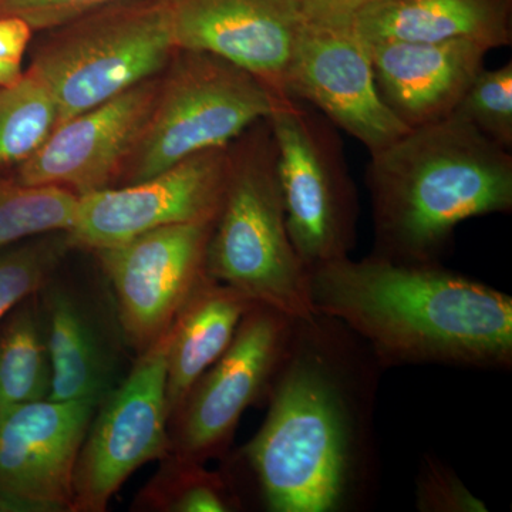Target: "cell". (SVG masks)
<instances>
[{
	"label": "cell",
	"instance_id": "cell-18",
	"mask_svg": "<svg viewBox=\"0 0 512 512\" xmlns=\"http://www.w3.org/2000/svg\"><path fill=\"white\" fill-rule=\"evenodd\" d=\"M47 286L45 326L52 363L49 399L84 400L99 406L120 383L116 349L99 315L82 295Z\"/></svg>",
	"mask_w": 512,
	"mask_h": 512
},
{
	"label": "cell",
	"instance_id": "cell-19",
	"mask_svg": "<svg viewBox=\"0 0 512 512\" xmlns=\"http://www.w3.org/2000/svg\"><path fill=\"white\" fill-rule=\"evenodd\" d=\"M254 301L205 275L170 328L167 409L170 421L192 386L217 362L234 339Z\"/></svg>",
	"mask_w": 512,
	"mask_h": 512
},
{
	"label": "cell",
	"instance_id": "cell-7",
	"mask_svg": "<svg viewBox=\"0 0 512 512\" xmlns=\"http://www.w3.org/2000/svg\"><path fill=\"white\" fill-rule=\"evenodd\" d=\"M268 121L296 254L308 271L348 258L360 207L338 127L291 96L278 101Z\"/></svg>",
	"mask_w": 512,
	"mask_h": 512
},
{
	"label": "cell",
	"instance_id": "cell-12",
	"mask_svg": "<svg viewBox=\"0 0 512 512\" xmlns=\"http://www.w3.org/2000/svg\"><path fill=\"white\" fill-rule=\"evenodd\" d=\"M229 146L185 158L148 180L80 195L73 247H114L168 225L217 221L227 184Z\"/></svg>",
	"mask_w": 512,
	"mask_h": 512
},
{
	"label": "cell",
	"instance_id": "cell-13",
	"mask_svg": "<svg viewBox=\"0 0 512 512\" xmlns=\"http://www.w3.org/2000/svg\"><path fill=\"white\" fill-rule=\"evenodd\" d=\"M97 404L39 400L0 413V498L9 511H73V477Z\"/></svg>",
	"mask_w": 512,
	"mask_h": 512
},
{
	"label": "cell",
	"instance_id": "cell-17",
	"mask_svg": "<svg viewBox=\"0 0 512 512\" xmlns=\"http://www.w3.org/2000/svg\"><path fill=\"white\" fill-rule=\"evenodd\" d=\"M366 42H512L511 0H377L352 18Z\"/></svg>",
	"mask_w": 512,
	"mask_h": 512
},
{
	"label": "cell",
	"instance_id": "cell-15",
	"mask_svg": "<svg viewBox=\"0 0 512 512\" xmlns=\"http://www.w3.org/2000/svg\"><path fill=\"white\" fill-rule=\"evenodd\" d=\"M177 49L237 64L275 96L289 97L286 74L308 16L298 0H163Z\"/></svg>",
	"mask_w": 512,
	"mask_h": 512
},
{
	"label": "cell",
	"instance_id": "cell-9",
	"mask_svg": "<svg viewBox=\"0 0 512 512\" xmlns=\"http://www.w3.org/2000/svg\"><path fill=\"white\" fill-rule=\"evenodd\" d=\"M295 320L264 303L249 308L227 350L171 419V453L204 464L227 454L241 417L268 399Z\"/></svg>",
	"mask_w": 512,
	"mask_h": 512
},
{
	"label": "cell",
	"instance_id": "cell-21",
	"mask_svg": "<svg viewBox=\"0 0 512 512\" xmlns=\"http://www.w3.org/2000/svg\"><path fill=\"white\" fill-rule=\"evenodd\" d=\"M156 476L138 493V510L160 512H237L244 503L227 471L170 453Z\"/></svg>",
	"mask_w": 512,
	"mask_h": 512
},
{
	"label": "cell",
	"instance_id": "cell-28",
	"mask_svg": "<svg viewBox=\"0 0 512 512\" xmlns=\"http://www.w3.org/2000/svg\"><path fill=\"white\" fill-rule=\"evenodd\" d=\"M33 29L15 16H0V60L22 64Z\"/></svg>",
	"mask_w": 512,
	"mask_h": 512
},
{
	"label": "cell",
	"instance_id": "cell-26",
	"mask_svg": "<svg viewBox=\"0 0 512 512\" xmlns=\"http://www.w3.org/2000/svg\"><path fill=\"white\" fill-rule=\"evenodd\" d=\"M419 512H488L487 504L464 484L456 470L433 453H424L414 481Z\"/></svg>",
	"mask_w": 512,
	"mask_h": 512
},
{
	"label": "cell",
	"instance_id": "cell-11",
	"mask_svg": "<svg viewBox=\"0 0 512 512\" xmlns=\"http://www.w3.org/2000/svg\"><path fill=\"white\" fill-rule=\"evenodd\" d=\"M286 92L318 110L369 153L410 130L380 97L369 45L352 18L306 20L289 63Z\"/></svg>",
	"mask_w": 512,
	"mask_h": 512
},
{
	"label": "cell",
	"instance_id": "cell-29",
	"mask_svg": "<svg viewBox=\"0 0 512 512\" xmlns=\"http://www.w3.org/2000/svg\"><path fill=\"white\" fill-rule=\"evenodd\" d=\"M303 12L311 19H350L359 10L377 0H298Z\"/></svg>",
	"mask_w": 512,
	"mask_h": 512
},
{
	"label": "cell",
	"instance_id": "cell-22",
	"mask_svg": "<svg viewBox=\"0 0 512 512\" xmlns=\"http://www.w3.org/2000/svg\"><path fill=\"white\" fill-rule=\"evenodd\" d=\"M59 124V110L45 83L23 72L0 87V168L22 164L46 143Z\"/></svg>",
	"mask_w": 512,
	"mask_h": 512
},
{
	"label": "cell",
	"instance_id": "cell-10",
	"mask_svg": "<svg viewBox=\"0 0 512 512\" xmlns=\"http://www.w3.org/2000/svg\"><path fill=\"white\" fill-rule=\"evenodd\" d=\"M215 221L168 225L99 249L124 339L138 355L173 325L207 275Z\"/></svg>",
	"mask_w": 512,
	"mask_h": 512
},
{
	"label": "cell",
	"instance_id": "cell-27",
	"mask_svg": "<svg viewBox=\"0 0 512 512\" xmlns=\"http://www.w3.org/2000/svg\"><path fill=\"white\" fill-rule=\"evenodd\" d=\"M117 0H0V16L25 20L35 30H50Z\"/></svg>",
	"mask_w": 512,
	"mask_h": 512
},
{
	"label": "cell",
	"instance_id": "cell-14",
	"mask_svg": "<svg viewBox=\"0 0 512 512\" xmlns=\"http://www.w3.org/2000/svg\"><path fill=\"white\" fill-rule=\"evenodd\" d=\"M161 74L59 124L46 143L18 165L15 180L56 185L79 197L114 187L156 106Z\"/></svg>",
	"mask_w": 512,
	"mask_h": 512
},
{
	"label": "cell",
	"instance_id": "cell-1",
	"mask_svg": "<svg viewBox=\"0 0 512 512\" xmlns=\"http://www.w3.org/2000/svg\"><path fill=\"white\" fill-rule=\"evenodd\" d=\"M383 367L339 320L296 319L258 433L239 451L268 512H357L380 478Z\"/></svg>",
	"mask_w": 512,
	"mask_h": 512
},
{
	"label": "cell",
	"instance_id": "cell-16",
	"mask_svg": "<svg viewBox=\"0 0 512 512\" xmlns=\"http://www.w3.org/2000/svg\"><path fill=\"white\" fill-rule=\"evenodd\" d=\"M367 45L380 97L409 128L450 117L490 52L470 40Z\"/></svg>",
	"mask_w": 512,
	"mask_h": 512
},
{
	"label": "cell",
	"instance_id": "cell-8",
	"mask_svg": "<svg viewBox=\"0 0 512 512\" xmlns=\"http://www.w3.org/2000/svg\"><path fill=\"white\" fill-rule=\"evenodd\" d=\"M168 348L170 329L97 406L74 468L73 511H106L138 468L171 453Z\"/></svg>",
	"mask_w": 512,
	"mask_h": 512
},
{
	"label": "cell",
	"instance_id": "cell-2",
	"mask_svg": "<svg viewBox=\"0 0 512 512\" xmlns=\"http://www.w3.org/2000/svg\"><path fill=\"white\" fill-rule=\"evenodd\" d=\"M308 272L313 311L352 330L383 370H511L512 298L500 289L443 264H396L372 254Z\"/></svg>",
	"mask_w": 512,
	"mask_h": 512
},
{
	"label": "cell",
	"instance_id": "cell-6",
	"mask_svg": "<svg viewBox=\"0 0 512 512\" xmlns=\"http://www.w3.org/2000/svg\"><path fill=\"white\" fill-rule=\"evenodd\" d=\"M237 64L200 50H175L143 136L128 158L121 185L148 180L185 158L228 147L278 101Z\"/></svg>",
	"mask_w": 512,
	"mask_h": 512
},
{
	"label": "cell",
	"instance_id": "cell-30",
	"mask_svg": "<svg viewBox=\"0 0 512 512\" xmlns=\"http://www.w3.org/2000/svg\"><path fill=\"white\" fill-rule=\"evenodd\" d=\"M22 74V64L0 60V87L15 83Z\"/></svg>",
	"mask_w": 512,
	"mask_h": 512
},
{
	"label": "cell",
	"instance_id": "cell-20",
	"mask_svg": "<svg viewBox=\"0 0 512 512\" xmlns=\"http://www.w3.org/2000/svg\"><path fill=\"white\" fill-rule=\"evenodd\" d=\"M33 298L0 322V413L49 399L52 392L45 319Z\"/></svg>",
	"mask_w": 512,
	"mask_h": 512
},
{
	"label": "cell",
	"instance_id": "cell-23",
	"mask_svg": "<svg viewBox=\"0 0 512 512\" xmlns=\"http://www.w3.org/2000/svg\"><path fill=\"white\" fill-rule=\"evenodd\" d=\"M79 195L56 185L0 180V251L22 239L67 232Z\"/></svg>",
	"mask_w": 512,
	"mask_h": 512
},
{
	"label": "cell",
	"instance_id": "cell-4",
	"mask_svg": "<svg viewBox=\"0 0 512 512\" xmlns=\"http://www.w3.org/2000/svg\"><path fill=\"white\" fill-rule=\"evenodd\" d=\"M207 274L293 319L315 315L309 272L286 225L268 119L229 144L227 184L207 251Z\"/></svg>",
	"mask_w": 512,
	"mask_h": 512
},
{
	"label": "cell",
	"instance_id": "cell-3",
	"mask_svg": "<svg viewBox=\"0 0 512 512\" xmlns=\"http://www.w3.org/2000/svg\"><path fill=\"white\" fill-rule=\"evenodd\" d=\"M366 187L372 255L396 264H443L461 222L511 212V151L451 114L370 153Z\"/></svg>",
	"mask_w": 512,
	"mask_h": 512
},
{
	"label": "cell",
	"instance_id": "cell-25",
	"mask_svg": "<svg viewBox=\"0 0 512 512\" xmlns=\"http://www.w3.org/2000/svg\"><path fill=\"white\" fill-rule=\"evenodd\" d=\"M453 114L511 151L512 62L498 69L481 70Z\"/></svg>",
	"mask_w": 512,
	"mask_h": 512
},
{
	"label": "cell",
	"instance_id": "cell-5",
	"mask_svg": "<svg viewBox=\"0 0 512 512\" xmlns=\"http://www.w3.org/2000/svg\"><path fill=\"white\" fill-rule=\"evenodd\" d=\"M46 32L28 70L59 124L163 73L177 50L163 0H117Z\"/></svg>",
	"mask_w": 512,
	"mask_h": 512
},
{
	"label": "cell",
	"instance_id": "cell-24",
	"mask_svg": "<svg viewBox=\"0 0 512 512\" xmlns=\"http://www.w3.org/2000/svg\"><path fill=\"white\" fill-rule=\"evenodd\" d=\"M69 248L66 232H52L0 254V322L49 285Z\"/></svg>",
	"mask_w": 512,
	"mask_h": 512
}]
</instances>
